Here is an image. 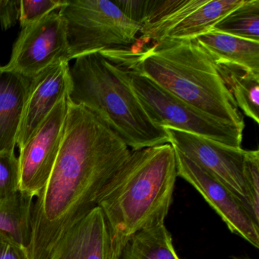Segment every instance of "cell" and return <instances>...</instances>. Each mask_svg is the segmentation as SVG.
Returning <instances> with one entry per match:
<instances>
[{"mask_svg": "<svg viewBox=\"0 0 259 259\" xmlns=\"http://www.w3.org/2000/svg\"><path fill=\"white\" fill-rule=\"evenodd\" d=\"M131 151L97 113L69 102L58 157L31 208V259H48L60 238L98 206L101 191Z\"/></svg>", "mask_w": 259, "mask_h": 259, "instance_id": "obj_1", "label": "cell"}, {"mask_svg": "<svg viewBox=\"0 0 259 259\" xmlns=\"http://www.w3.org/2000/svg\"><path fill=\"white\" fill-rule=\"evenodd\" d=\"M116 66L138 72L203 113L243 131L242 113L216 65L195 39L137 42L100 52Z\"/></svg>", "mask_w": 259, "mask_h": 259, "instance_id": "obj_2", "label": "cell"}, {"mask_svg": "<svg viewBox=\"0 0 259 259\" xmlns=\"http://www.w3.org/2000/svg\"><path fill=\"white\" fill-rule=\"evenodd\" d=\"M177 168L169 144L132 151L98 198L110 230L114 259L141 230L164 224L172 202Z\"/></svg>", "mask_w": 259, "mask_h": 259, "instance_id": "obj_3", "label": "cell"}, {"mask_svg": "<svg viewBox=\"0 0 259 259\" xmlns=\"http://www.w3.org/2000/svg\"><path fill=\"white\" fill-rule=\"evenodd\" d=\"M75 60L69 66L70 104L97 113L132 151L169 144L164 128L153 123L119 67L101 53Z\"/></svg>", "mask_w": 259, "mask_h": 259, "instance_id": "obj_4", "label": "cell"}, {"mask_svg": "<svg viewBox=\"0 0 259 259\" xmlns=\"http://www.w3.org/2000/svg\"><path fill=\"white\" fill-rule=\"evenodd\" d=\"M66 27L69 60L133 48L141 27L108 0H66L59 11Z\"/></svg>", "mask_w": 259, "mask_h": 259, "instance_id": "obj_5", "label": "cell"}, {"mask_svg": "<svg viewBox=\"0 0 259 259\" xmlns=\"http://www.w3.org/2000/svg\"><path fill=\"white\" fill-rule=\"evenodd\" d=\"M117 66L154 125L160 128H175L233 148H242V130L210 117L144 75Z\"/></svg>", "mask_w": 259, "mask_h": 259, "instance_id": "obj_6", "label": "cell"}, {"mask_svg": "<svg viewBox=\"0 0 259 259\" xmlns=\"http://www.w3.org/2000/svg\"><path fill=\"white\" fill-rule=\"evenodd\" d=\"M62 60L70 61L66 27L59 13L54 12L22 28L4 67L33 78Z\"/></svg>", "mask_w": 259, "mask_h": 259, "instance_id": "obj_7", "label": "cell"}, {"mask_svg": "<svg viewBox=\"0 0 259 259\" xmlns=\"http://www.w3.org/2000/svg\"><path fill=\"white\" fill-rule=\"evenodd\" d=\"M69 108L68 98L60 101L20 149V192L37 197L52 174L63 140Z\"/></svg>", "mask_w": 259, "mask_h": 259, "instance_id": "obj_8", "label": "cell"}, {"mask_svg": "<svg viewBox=\"0 0 259 259\" xmlns=\"http://www.w3.org/2000/svg\"><path fill=\"white\" fill-rule=\"evenodd\" d=\"M174 149L177 176L192 185L202 195L232 233L259 248V224L253 219L243 201L213 175Z\"/></svg>", "mask_w": 259, "mask_h": 259, "instance_id": "obj_9", "label": "cell"}, {"mask_svg": "<svg viewBox=\"0 0 259 259\" xmlns=\"http://www.w3.org/2000/svg\"><path fill=\"white\" fill-rule=\"evenodd\" d=\"M164 130L172 148L218 179L245 205L242 177L245 150L175 128Z\"/></svg>", "mask_w": 259, "mask_h": 259, "instance_id": "obj_10", "label": "cell"}, {"mask_svg": "<svg viewBox=\"0 0 259 259\" xmlns=\"http://www.w3.org/2000/svg\"><path fill=\"white\" fill-rule=\"evenodd\" d=\"M69 66V62L62 60L31 78V89L18 137L19 149L29 140L57 104L68 98L70 87Z\"/></svg>", "mask_w": 259, "mask_h": 259, "instance_id": "obj_11", "label": "cell"}, {"mask_svg": "<svg viewBox=\"0 0 259 259\" xmlns=\"http://www.w3.org/2000/svg\"><path fill=\"white\" fill-rule=\"evenodd\" d=\"M48 259H114L108 225L98 206L72 225Z\"/></svg>", "mask_w": 259, "mask_h": 259, "instance_id": "obj_12", "label": "cell"}, {"mask_svg": "<svg viewBox=\"0 0 259 259\" xmlns=\"http://www.w3.org/2000/svg\"><path fill=\"white\" fill-rule=\"evenodd\" d=\"M31 78L0 66V151H15Z\"/></svg>", "mask_w": 259, "mask_h": 259, "instance_id": "obj_13", "label": "cell"}, {"mask_svg": "<svg viewBox=\"0 0 259 259\" xmlns=\"http://www.w3.org/2000/svg\"><path fill=\"white\" fill-rule=\"evenodd\" d=\"M215 65L259 74V41L211 31L195 39Z\"/></svg>", "mask_w": 259, "mask_h": 259, "instance_id": "obj_14", "label": "cell"}, {"mask_svg": "<svg viewBox=\"0 0 259 259\" xmlns=\"http://www.w3.org/2000/svg\"><path fill=\"white\" fill-rule=\"evenodd\" d=\"M245 0H206L168 30L163 39H195L211 31L215 25Z\"/></svg>", "mask_w": 259, "mask_h": 259, "instance_id": "obj_15", "label": "cell"}, {"mask_svg": "<svg viewBox=\"0 0 259 259\" xmlns=\"http://www.w3.org/2000/svg\"><path fill=\"white\" fill-rule=\"evenodd\" d=\"M119 259H180L172 236L164 224L145 229L133 235L122 249Z\"/></svg>", "mask_w": 259, "mask_h": 259, "instance_id": "obj_16", "label": "cell"}, {"mask_svg": "<svg viewBox=\"0 0 259 259\" xmlns=\"http://www.w3.org/2000/svg\"><path fill=\"white\" fill-rule=\"evenodd\" d=\"M238 108L259 123V74L232 66L216 65Z\"/></svg>", "mask_w": 259, "mask_h": 259, "instance_id": "obj_17", "label": "cell"}, {"mask_svg": "<svg viewBox=\"0 0 259 259\" xmlns=\"http://www.w3.org/2000/svg\"><path fill=\"white\" fill-rule=\"evenodd\" d=\"M34 198L20 192L11 199L0 202V230L10 233L28 247L31 239V213Z\"/></svg>", "mask_w": 259, "mask_h": 259, "instance_id": "obj_18", "label": "cell"}, {"mask_svg": "<svg viewBox=\"0 0 259 259\" xmlns=\"http://www.w3.org/2000/svg\"><path fill=\"white\" fill-rule=\"evenodd\" d=\"M213 31L259 41V0H245L212 28Z\"/></svg>", "mask_w": 259, "mask_h": 259, "instance_id": "obj_19", "label": "cell"}, {"mask_svg": "<svg viewBox=\"0 0 259 259\" xmlns=\"http://www.w3.org/2000/svg\"><path fill=\"white\" fill-rule=\"evenodd\" d=\"M245 205L259 224V151H245L242 163Z\"/></svg>", "mask_w": 259, "mask_h": 259, "instance_id": "obj_20", "label": "cell"}, {"mask_svg": "<svg viewBox=\"0 0 259 259\" xmlns=\"http://www.w3.org/2000/svg\"><path fill=\"white\" fill-rule=\"evenodd\" d=\"M20 192V166L15 151H0V202Z\"/></svg>", "mask_w": 259, "mask_h": 259, "instance_id": "obj_21", "label": "cell"}, {"mask_svg": "<svg viewBox=\"0 0 259 259\" xmlns=\"http://www.w3.org/2000/svg\"><path fill=\"white\" fill-rule=\"evenodd\" d=\"M66 0H21L20 22L22 28L41 20L51 13L60 10Z\"/></svg>", "mask_w": 259, "mask_h": 259, "instance_id": "obj_22", "label": "cell"}, {"mask_svg": "<svg viewBox=\"0 0 259 259\" xmlns=\"http://www.w3.org/2000/svg\"><path fill=\"white\" fill-rule=\"evenodd\" d=\"M0 259H31L28 247L0 230Z\"/></svg>", "mask_w": 259, "mask_h": 259, "instance_id": "obj_23", "label": "cell"}, {"mask_svg": "<svg viewBox=\"0 0 259 259\" xmlns=\"http://www.w3.org/2000/svg\"><path fill=\"white\" fill-rule=\"evenodd\" d=\"M21 0L0 1V25L4 30L10 29L20 18Z\"/></svg>", "mask_w": 259, "mask_h": 259, "instance_id": "obj_24", "label": "cell"}, {"mask_svg": "<svg viewBox=\"0 0 259 259\" xmlns=\"http://www.w3.org/2000/svg\"><path fill=\"white\" fill-rule=\"evenodd\" d=\"M233 259H251L248 257H233Z\"/></svg>", "mask_w": 259, "mask_h": 259, "instance_id": "obj_25", "label": "cell"}]
</instances>
